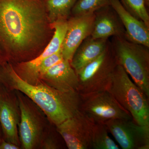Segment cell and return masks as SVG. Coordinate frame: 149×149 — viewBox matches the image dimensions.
Instances as JSON below:
<instances>
[{
  "label": "cell",
  "mask_w": 149,
  "mask_h": 149,
  "mask_svg": "<svg viewBox=\"0 0 149 149\" xmlns=\"http://www.w3.org/2000/svg\"><path fill=\"white\" fill-rule=\"evenodd\" d=\"M20 110L16 91L0 84V126L3 139L20 147L18 127Z\"/></svg>",
  "instance_id": "11"
},
{
  "label": "cell",
  "mask_w": 149,
  "mask_h": 149,
  "mask_svg": "<svg viewBox=\"0 0 149 149\" xmlns=\"http://www.w3.org/2000/svg\"><path fill=\"white\" fill-rule=\"evenodd\" d=\"M118 65L109 42L102 54L77 72L78 93L85 95L106 91Z\"/></svg>",
  "instance_id": "6"
},
{
  "label": "cell",
  "mask_w": 149,
  "mask_h": 149,
  "mask_svg": "<svg viewBox=\"0 0 149 149\" xmlns=\"http://www.w3.org/2000/svg\"><path fill=\"white\" fill-rule=\"evenodd\" d=\"M109 5V0H77L72 8L71 14L72 16H78L94 13Z\"/></svg>",
  "instance_id": "19"
},
{
  "label": "cell",
  "mask_w": 149,
  "mask_h": 149,
  "mask_svg": "<svg viewBox=\"0 0 149 149\" xmlns=\"http://www.w3.org/2000/svg\"><path fill=\"white\" fill-rule=\"evenodd\" d=\"M126 9L149 27V15L145 0H120Z\"/></svg>",
  "instance_id": "20"
},
{
  "label": "cell",
  "mask_w": 149,
  "mask_h": 149,
  "mask_svg": "<svg viewBox=\"0 0 149 149\" xmlns=\"http://www.w3.org/2000/svg\"><path fill=\"white\" fill-rule=\"evenodd\" d=\"M48 17L51 24L68 20L77 0H45Z\"/></svg>",
  "instance_id": "17"
},
{
  "label": "cell",
  "mask_w": 149,
  "mask_h": 149,
  "mask_svg": "<svg viewBox=\"0 0 149 149\" xmlns=\"http://www.w3.org/2000/svg\"><path fill=\"white\" fill-rule=\"evenodd\" d=\"M104 123L95 122L92 137V149H119L120 148L109 136Z\"/></svg>",
  "instance_id": "18"
},
{
  "label": "cell",
  "mask_w": 149,
  "mask_h": 149,
  "mask_svg": "<svg viewBox=\"0 0 149 149\" xmlns=\"http://www.w3.org/2000/svg\"><path fill=\"white\" fill-rule=\"evenodd\" d=\"M68 20H60L52 24L54 34L45 49L37 57L24 62L12 64L14 70L22 80L33 85L41 84L38 70L42 62L61 49L67 29Z\"/></svg>",
  "instance_id": "9"
},
{
  "label": "cell",
  "mask_w": 149,
  "mask_h": 149,
  "mask_svg": "<svg viewBox=\"0 0 149 149\" xmlns=\"http://www.w3.org/2000/svg\"><path fill=\"white\" fill-rule=\"evenodd\" d=\"M109 43L108 39H95L91 36L87 37L77 48L70 62L77 74L86 65L102 54Z\"/></svg>",
  "instance_id": "16"
},
{
  "label": "cell",
  "mask_w": 149,
  "mask_h": 149,
  "mask_svg": "<svg viewBox=\"0 0 149 149\" xmlns=\"http://www.w3.org/2000/svg\"><path fill=\"white\" fill-rule=\"evenodd\" d=\"M95 121L82 111L56 125L69 149H92V137Z\"/></svg>",
  "instance_id": "8"
},
{
  "label": "cell",
  "mask_w": 149,
  "mask_h": 149,
  "mask_svg": "<svg viewBox=\"0 0 149 149\" xmlns=\"http://www.w3.org/2000/svg\"><path fill=\"white\" fill-rule=\"evenodd\" d=\"M93 30L91 36L95 39L124 36L125 30L117 14L110 6L95 12Z\"/></svg>",
  "instance_id": "15"
},
{
  "label": "cell",
  "mask_w": 149,
  "mask_h": 149,
  "mask_svg": "<svg viewBox=\"0 0 149 149\" xmlns=\"http://www.w3.org/2000/svg\"><path fill=\"white\" fill-rule=\"evenodd\" d=\"M104 123L121 148L149 149V127L139 125L133 119H112Z\"/></svg>",
  "instance_id": "10"
},
{
  "label": "cell",
  "mask_w": 149,
  "mask_h": 149,
  "mask_svg": "<svg viewBox=\"0 0 149 149\" xmlns=\"http://www.w3.org/2000/svg\"><path fill=\"white\" fill-rule=\"evenodd\" d=\"M145 2H146V5L147 6H149V0H145Z\"/></svg>",
  "instance_id": "24"
},
{
  "label": "cell",
  "mask_w": 149,
  "mask_h": 149,
  "mask_svg": "<svg viewBox=\"0 0 149 149\" xmlns=\"http://www.w3.org/2000/svg\"><path fill=\"white\" fill-rule=\"evenodd\" d=\"M0 84L9 90L20 91L26 95L42 110L55 126L80 110L78 92H61L42 83L29 84L17 75L11 63L7 62L0 63Z\"/></svg>",
  "instance_id": "2"
},
{
  "label": "cell",
  "mask_w": 149,
  "mask_h": 149,
  "mask_svg": "<svg viewBox=\"0 0 149 149\" xmlns=\"http://www.w3.org/2000/svg\"><path fill=\"white\" fill-rule=\"evenodd\" d=\"M107 90L130 113L135 122L149 127V98L121 65L116 67Z\"/></svg>",
  "instance_id": "4"
},
{
  "label": "cell",
  "mask_w": 149,
  "mask_h": 149,
  "mask_svg": "<svg viewBox=\"0 0 149 149\" xmlns=\"http://www.w3.org/2000/svg\"><path fill=\"white\" fill-rule=\"evenodd\" d=\"M112 37L111 46L118 64L149 98V47L131 42L125 36Z\"/></svg>",
  "instance_id": "5"
},
{
  "label": "cell",
  "mask_w": 149,
  "mask_h": 149,
  "mask_svg": "<svg viewBox=\"0 0 149 149\" xmlns=\"http://www.w3.org/2000/svg\"><path fill=\"white\" fill-rule=\"evenodd\" d=\"M54 29L44 0H0V60L29 61L45 49Z\"/></svg>",
  "instance_id": "1"
},
{
  "label": "cell",
  "mask_w": 149,
  "mask_h": 149,
  "mask_svg": "<svg viewBox=\"0 0 149 149\" xmlns=\"http://www.w3.org/2000/svg\"><path fill=\"white\" fill-rule=\"evenodd\" d=\"M1 63V60H0V63Z\"/></svg>",
  "instance_id": "25"
},
{
  "label": "cell",
  "mask_w": 149,
  "mask_h": 149,
  "mask_svg": "<svg viewBox=\"0 0 149 149\" xmlns=\"http://www.w3.org/2000/svg\"><path fill=\"white\" fill-rule=\"evenodd\" d=\"M110 6L120 18L129 41L149 47V27L130 13L120 0H109Z\"/></svg>",
  "instance_id": "14"
},
{
  "label": "cell",
  "mask_w": 149,
  "mask_h": 149,
  "mask_svg": "<svg viewBox=\"0 0 149 149\" xmlns=\"http://www.w3.org/2000/svg\"><path fill=\"white\" fill-rule=\"evenodd\" d=\"M94 13L72 16L67 21V29L61 51L63 59L71 61L77 48L91 36L95 19Z\"/></svg>",
  "instance_id": "12"
},
{
  "label": "cell",
  "mask_w": 149,
  "mask_h": 149,
  "mask_svg": "<svg viewBox=\"0 0 149 149\" xmlns=\"http://www.w3.org/2000/svg\"><path fill=\"white\" fill-rule=\"evenodd\" d=\"M3 139V137L2 131L1 126H0V143L1 142Z\"/></svg>",
  "instance_id": "23"
},
{
  "label": "cell",
  "mask_w": 149,
  "mask_h": 149,
  "mask_svg": "<svg viewBox=\"0 0 149 149\" xmlns=\"http://www.w3.org/2000/svg\"><path fill=\"white\" fill-rule=\"evenodd\" d=\"M15 91L20 110L18 133L21 149H42L44 141L56 126L31 99Z\"/></svg>",
  "instance_id": "3"
},
{
  "label": "cell",
  "mask_w": 149,
  "mask_h": 149,
  "mask_svg": "<svg viewBox=\"0 0 149 149\" xmlns=\"http://www.w3.org/2000/svg\"><path fill=\"white\" fill-rule=\"evenodd\" d=\"M61 136L57 131L55 127L44 141L42 149L61 148Z\"/></svg>",
  "instance_id": "21"
},
{
  "label": "cell",
  "mask_w": 149,
  "mask_h": 149,
  "mask_svg": "<svg viewBox=\"0 0 149 149\" xmlns=\"http://www.w3.org/2000/svg\"></svg>",
  "instance_id": "26"
},
{
  "label": "cell",
  "mask_w": 149,
  "mask_h": 149,
  "mask_svg": "<svg viewBox=\"0 0 149 149\" xmlns=\"http://www.w3.org/2000/svg\"><path fill=\"white\" fill-rule=\"evenodd\" d=\"M41 83L63 92H78L77 74L69 61L63 59L41 76Z\"/></svg>",
  "instance_id": "13"
},
{
  "label": "cell",
  "mask_w": 149,
  "mask_h": 149,
  "mask_svg": "<svg viewBox=\"0 0 149 149\" xmlns=\"http://www.w3.org/2000/svg\"><path fill=\"white\" fill-rule=\"evenodd\" d=\"M80 110L95 122H105L115 119H133L130 113L107 90L80 95Z\"/></svg>",
  "instance_id": "7"
},
{
  "label": "cell",
  "mask_w": 149,
  "mask_h": 149,
  "mask_svg": "<svg viewBox=\"0 0 149 149\" xmlns=\"http://www.w3.org/2000/svg\"><path fill=\"white\" fill-rule=\"evenodd\" d=\"M21 148L17 145L8 142L3 139L0 143V149H20Z\"/></svg>",
  "instance_id": "22"
}]
</instances>
